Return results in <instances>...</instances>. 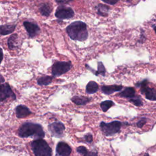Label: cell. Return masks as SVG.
<instances>
[{
	"label": "cell",
	"mask_w": 156,
	"mask_h": 156,
	"mask_svg": "<svg viewBox=\"0 0 156 156\" xmlns=\"http://www.w3.org/2000/svg\"><path fill=\"white\" fill-rule=\"evenodd\" d=\"M18 134L20 136L23 138L30 136L35 139L42 138L45 135V133L40 124L30 122H26L23 124L19 128Z\"/></svg>",
	"instance_id": "7a4b0ae2"
},
{
	"label": "cell",
	"mask_w": 156,
	"mask_h": 156,
	"mask_svg": "<svg viewBox=\"0 0 156 156\" xmlns=\"http://www.w3.org/2000/svg\"><path fill=\"white\" fill-rule=\"evenodd\" d=\"M129 102L133 104L136 107H140L143 105V102L140 98V96H134L133 97L129 98Z\"/></svg>",
	"instance_id": "cb8c5ba5"
},
{
	"label": "cell",
	"mask_w": 156,
	"mask_h": 156,
	"mask_svg": "<svg viewBox=\"0 0 156 156\" xmlns=\"http://www.w3.org/2000/svg\"><path fill=\"white\" fill-rule=\"evenodd\" d=\"M71 101L77 105H83L88 103L91 99L83 96H74L71 98Z\"/></svg>",
	"instance_id": "5bb4252c"
},
{
	"label": "cell",
	"mask_w": 156,
	"mask_h": 156,
	"mask_svg": "<svg viewBox=\"0 0 156 156\" xmlns=\"http://www.w3.org/2000/svg\"><path fill=\"white\" fill-rule=\"evenodd\" d=\"M84 138H85V141L88 143H91L93 141V136L91 133L86 134L84 136Z\"/></svg>",
	"instance_id": "4316f807"
},
{
	"label": "cell",
	"mask_w": 156,
	"mask_h": 156,
	"mask_svg": "<svg viewBox=\"0 0 156 156\" xmlns=\"http://www.w3.org/2000/svg\"><path fill=\"white\" fill-rule=\"evenodd\" d=\"M72 1L73 0H55V1L59 4H68Z\"/></svg>",
	"instance_id": "f1b7e54d"
},
{
	"label": "cell",
	"mask_w": 156,
	"mask_h": 156,
	"mask_svg": "<svg viewBox=\"0 0 156 156\" xmlns=\"http://www.w3.org/2000/svg\"><path fill=\"white\" fill-rule=\"evenodd\" d=\"M105 68L102 63V62H98V70L95 71L94 74L96 76H98V75H101L102 76H105Z\"/></svg>",
	"instance_id": "603a6c76"
},
{
	"label": "cell",
	"mask_w": 156,
	"mask_h": 156,
	"mask_svg": "<svg viewBox=\"0 0 156 156\" xmlns=\"http://www.w3.org/2000/svg\"><path fill=\"white\" fill-rule=\"evenodd\" d=\"M74 12L73 10L70 7L60 6L55 11V16L60 20L69 19L73 17Z\"/></svg>",
	"instance_id": "ba28073f"
},
{
	"label": "cell",
	"mask_w": 156,
	"mask_h": 156,
	"mask_svg": "<svg viewBox=\"0 0 156 156\" xmlns=\"http://www.w3.org/2000/svg\"><path fill=\"white\" fill-rule=\"evenodd\" d=\"M4 82V77L2 76V75L0 74V84H1L2 83Z\"/></svg>",
	"instance_id": "4dcf8cb0"
},
{
	"label": "cell",
	"mask_w": 156,
	"mask_h": 156,
	"mask_svg": "<svg viewBox=\"0 0 156 156\" xmlns=\"http://www.w3.org/2000/svg\"><path fill=\"white\" fill-rule=\"evenodd\" d=\"M3 58V51L1 48H0V64Z\"/></svg>",
	"instance_id": "f546056e"
},
{
	"label": "cell",
	"mask_w": 156,
	"mask_h": 156,
	"mask_svg": "<svg viewBox=\"0 0 156 156\" xmlns=\"http://www.w3.org/2000/svg\"><path fill=\"white\" fill-rule=\"evenodd\" d=\"M124 124L119 121H113L110 122H105L102 121L100 124V128L103 133L108 136H112L120 131L122 125Z\"/></svg>",
	"instance_id": "277c9868"
},
{
	"label": "cell",
	"mask_w": 156,
	"mask_h": 156,
	"mask_svg": "<svg viewBox=\"0 0 156 156\" xmlns=\"http://www.w3.org/2000/svg\"><path fill=\"white\" fill-rule=\"evenodd\" d=\"M97 13L98 15L102 16H106L108 15V12L109 11L110 8L102 4H99L97 7Z\"/></svg>",
	"instance_id": "d6986e66"
},
{
	"label": "cell",
	"mask_w": 156,
	"mask_h": 156,
	"mask_svg": "<svg viewBox=\"0 0 156 156\" xmlns=\"http://www.w3.org/2000/svg\"><path fill=\"white\" fill-rule=\"evenodd\" d=\"M65 129L64 124L61 122H54L48 126V130L51 134L55 137L60 138L63 135Z\"/></svg>",
	"instance_id": "52a82bcc"
},
{
	"label": "cell",
	"mask_w": 156,
	"mask_h": 156,
	"mask_svg": "<svg viewBox=\"0 0 156 156\" xmlns=\"http://www.w3.org/2000/svg\"><path fill=\"white\" fill-rule=\"evenodd\" d=\"M127 1H129V0H127Z\"/></svg>",
	"instance_id": "d6a6232c"
},
{
	"label": "cell",
	"mask_w": 156,
	"mask_h": 156,
	"mask_svg": "<svg viewBox=\"0 0 156 156\" xmlns=\"http://www.w3.org/2000/svg\"><path fill=\"white\" fill-rule=\"evenodd\" d=\"M8 98H11L13 100L16 99V96L8 83L0 84V102Z\"/></svg>",
	"instance_id": "9c48e42d"
},
{
	"label": "cell",
	"mask_w": 156,
	"mask_h": 156,
	"mask_svg": "<svg viewBox=\"0 0 156 156\" xmlns=\"http://www.w3.org/2000/svg\"><path fill=\"white\" fill-rule=\"evenodd\" d=\"M23 25L30 38H33L35 37L39 34L40 31V29L39 26L35 23L24 21L23 23Z\"/></svg>",
	"instance_id": "30bf717a"
},
{
	"label": "cell",
	"mask_w": 156,
	"mask_h": 156,
	"mask_svg": "<svg viewBox=\"0 0 156 156\" xmlns=\"http://www.w3.org/2000/svg\"><path fill=\"white\" fill-rule=\"evenodd\" d=\"M15 112L16 117L18 118H25L32 113V112L26 105H19L16 106Z\"/></svg>",
	"instance_id": "7c38bea8"
},
{
	"label": "cell",
	"mask_w": 156,
	"mask_h": 156,
	"mask_svg": "<svg viewBox=\"0 0 156 156\" xmlns=\"http://www.w3.org/2000/svg\"><path fill=\"white\" fill-rule=\"evenodd\" d=\"M52 79H53L52 76H43L37 80V83L40 85H48L51 83Z\"/></svg>",
	"instance_id": "44dd1931"
},
{
	"label": "cell",
	"mask_w": 156,
	"mask_h": 156,
	"mask_svg": "<svg viewBox=\"0 0 156 156\" xmlns=\"http://www.w3.org/2000/svg\"><path fill=\"white\" fill-rule=\"evenodd\" d=\"M76 150H77V152L81 155H88V151L85 146H79Z\"/></svg>",
	"instance_id": "d4e9b609"
},
{
	"label": "cell",
	"mask_w": 156,
	"mask_h": 156,
	"mask_svg": "<svg viewBox=\"0 0 156 156\" xmlns=\"http://www.w3.org/2000/svg\"><path fill=\"white\" fill-rule=\"evenodd\" d=\"M123 87L121 85H103L101 87V91L105 94H110L116 91H119L122 89Z\"/></svg>",
	"instance_id": "4fadbf2b"
},
{
	"label": "cell",
	"mask_w": 156,
	"mask_h": 156,
	"mask_svg": "<svg viewBox=\"0 0 156 156\" xmlns=\"http://www.w3.org/2000/svg\"><path fill=\"white\" fill-rule=\"evenodd\" d=\"M15 24H5L0 26V35H5L12 33L15 29Z\"/></svg>",
	"instance_id": "2e32d148"
},
{
	"label": "cell",
	"mask_w": 156,
	"mask_h": 156,
	"mask_svg": "<svg viewBox=\"0 0 156 156\" xmlns=\"http://www.w3.org/2000/svg\"><path fill=\"white\" fill-rule=\"evenodd\" d=\"M17 39H18V35L16 34L12 35L8 39V47L10 49H13L17 47Z\"/></svg>",
	"instance_id": "ffe728a7"
},
{
	"label": "cell",
	"mask_w": 156,
	"mask_h": 156,
	"mask_svg": "<svg viewBox=\"0 0 156 156\" xmlns=\"http://www.w3.org/2000/svg\"><path fill=\"white\" fill-rule=\"evenodd\" d=\"M147 121V119L146 118H144H144H141V119L137 122V123H136L137 127H139V128L142 127L146 123Z\"/></svg>",
	"instance_id": "484cf974"
},
{
	"label": "cell",
	"mask_w": 156,
	"mask_h": 156,
	"mask_svg": "<svg viewBox=\"0 0 156 156\" xmlns=\"http://www.w3.org/2000/svg\"><path fill=\"white\" fill-rule=\"evenodd\" d=\"M101 1H102L104 2H105L111 5H114L116 3H117L119 0H101Z\"/></svg>",
	"instance_id": "83f0119b"
},
{
	"label": "cell",
	"mask_w": 156,
	"mask_h": 156,
	"mask_svg": "<svg viewBox=\"0 0 156 156\" xmlns=\"http://www.w3.org/2000/svg\"><path fill=\"white\" fill-rule=\"evenodd\" d=\"M31 148L36 156H51L52 149L48 143L42 138H37L31 143Z\"/></svg>",
	"instance_id": "3957f363"
},
{
	"label": "cell",
	"mask_w": 156,
	"mask_h": 156,
	"mask_svg": "<svg viewBox=\"0 0 156 156\" xmlns=\"http://www.w3.org/2000/svg\"><path fill=\"white\" fill-rule=\"evenodd\" d=\"M119 96L125 98H131L135 96V90L133 87H126L121 93Z\"/></svg>",
	"instance_id": "9a60e30c"
},
{
	"label": "cell",
	"mask_w": 156,
	"mask_h": 156,
	"mask_svg": "<svg viewBox=\"0 0 156 156\" xmlns=\"http://www.w3.org/2000/svg\"><path fill=\"white\" fill-rule=\"evenodd\" d=\"M41 14L44 16H48L52 10V6L48 3L42 4L39 9Z\"/></svg>",
	"instance_id": "e0dca14e"
},
{
	"label": "cell",
	"mask_w": 156,
	"mask_h": 156,
	"mask_svg": "<svg viewBox=\"0 0 156 156\" xmlns=\"http://www.w3.org/2000/svg\"><path fill=\"white\" fill-rule=\"evenodd\" d=\"M153 29H154V31H155V34H156V26H153Z\"/></svg>",
	"instance_id": "1f68e13d"
},
{
	"label": "cell",
	"mask_w": 156,
	"mask_h": 156,
	"mask_svg": "<svg viewBox=\"0 0 156 156\" xmlns=\"http://www.w3.org/2000/svg\"><path fill=\"white\" fill-rule=\"evenodd\" d=\"M99 89L98 84L94 81H90L86 86V92L88 94H93Z\"/></svg>",
	"instance_id": "ac0fdd59"
},
{
	"label": "cell",
	"mask_w": 156,
	"mask_h": 156,
	"mask_svg": "<svg viewBox=\"0 0 156 156\" xmlns=\"http://www.w3.org/2000/svg\"><path fill=\"white\" fill-rule=\"evenodd\" d=\"M71 147L66 143L60 141L58 143L56 146V153L58 155L66 156L69 155L71 153Z\"/></svg>",
	"instance_id": "8fae6325"
},
{
	"label": "cell",
	"mask_w": 156,
	"mask_h": 156,
	"mask_svg": "<svg viewBox=\"0 0 156 156\" xmlns=\"http://www.w3.org/2000/svg\"><path fill=\"white\" fill-rule=\"evenodd\" d=\"M148 80L145 79L141 82H137L135 85L136 87L140 88L141 94H144L147 99L150 101H156V90L153 88L148 87Z\"/></svg>",
	"instance_id": "5b68a950"
},
{
	"label": "cell",
	"mask_w": 156,
	"mask_h": 156,
	"mask_svg": "<svg viewBox=\"0 0 156 156\" xmlns=\"http://www.w3.org/2000/svg\"><path fill=\"white\" fill-rule=\"evenodd\" d=\"M115 105V103L111 101V100H107V101H102L101 104V108L103 112H106L111 107H112L113 105Z\"/></svg>",
	"instance_id": "7402d4cb"
},
{
	"label": "cell",
	"mask_w": 156,
	"mask_h": 156,
	"mask_svg": "<svg viewBox=\"0 0 156 156\" xmlns=\"http://www.w3.org/2000/svg\"><path fill=\"white\" fill-rule=\"evenodd\" d=\"M69 38L73 40L85 41L88 37L87 24L81 21H77L71 23L66 29Z\"/></svg>",
	"instance_id": "6da1fadb"
},
{
	"label": "cell",
	"mask_w": 156,
	"mask_h": 156,
	"mask_svg": "<svg viewBox=\"0 0 156 156\" xmlns=\"http://www.w3.org/2000/svg\"><path fill=\"white\" fill-rule=\"evenodd\" d=\"M72 67L71 62H57L52 66V74L54 77L60 76L71 69Z\"/></svg>",
	"instance_id": "8992f818"
}]
</instances>
